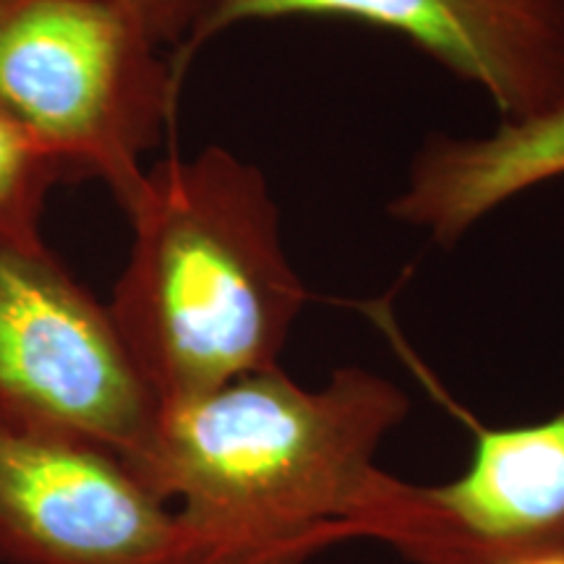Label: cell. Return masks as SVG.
I'll return each mask as SVG.
<instances>
[{"instance_id":"6da1fadb","label":"cell","mask_w":564,"mask_h":564,"mask_svg":"<svg viewBox=\"0 0 564 564\" xmlns=\"http://www.w3.org/2000/svg\"><path fill=\"white\" fill-rule=\"evenodd\" d=\"M408 411V394L369 369L308 390L274 366L160 405L126 465L173 507L188 564H306L361 505Z\"/></svg>"},{"instance_id":"7a4b0ae2","label":"cell","mask_w":564,"mask_h":564,"mask_svg":"<svg viewBox=\"0 0 564 564\" xmlns=\"http://www.w3.org/2000/svg\"><path fill=\"white\" fill-rule=\"evenodd\" d=\"M110 316L158 405L280 366L308 293L264 173L223 147L150 167Z\"/></svg>"},{"instance_id":"3957f363","label":"cell","mask_w":564,"mask_h":564,"mask_svg":"<svg viewBox=\"0 0 564 564\" xmlns=\"http://www.w3.org/2000/svg\"><path fill=\"white\" fill-rule=\"evenodd\" d=\"M178 95L171 55L112 0H0V110L123 209Z\"/></svg>"},{"instance_id":"277c9868","label":"cell","mask_w":564,"mask_h":564,"mask_svg":"<svg viewBox=\"0 0 564 564\" xmlns=\"http://www.w3.org/2000/svg\"><path fill=\"white\" fill-rule=\"evenodd\" d=\"M158 408L110 308L45 241L0 238V429L91 442L129 460Z\"/></svg>"},{"instance_id":"5b68a950","label":"cell","mask_w":564,"mask_h":564,"mask_svg":"<svg viewBox=\"0 0 564 564\" xmlns=\"http://www.w3.org/2000/svg\"><path fill=\"white\" fill-rule=\"evenodd\" d=\"M453 408L474 432L463 474L419 486L379 470L335 544L384 541L413 564H497L564 546V408L502 429Z\"/></svg>"},{"instance_id":"8992f818","label":"cell","mask_w":564,"mask_h":564,"mask_svg":"<svg viewBox=\"0 0 564 564\" xmlns=\"http://www.w3.org/2000/svg\"><path fill=\"white\" fill-rule=\"evenodd\" d=\"M333 17L398 32L497 105L528 121L564 102V0H204L171 53L183 84L194 55L243 21Z\"/></svg>"},{"instance_id":"52a82bcc","label":"cell","mask_w":564,"mask_h":564,"mask_svg":"<svg viewBox=\"0 0 564 564\" xmlns=\"http://www.w3.org/2000/svg\"><path fill=\"white\" fill-rule=\"evenodd\" d=\"M0 564H188L173 507L121 455L0 429Z\"/></svg>"},{"instance_id":"ba28073f","label":"cell","mask_w":564,"mask_h":564,"mask_svg":"<svg viewBox=\"0 0 564 564\" xmlns=\"http://www.w3.org/2000/svg\"><path fill=\"white\" fill-rule=\"evenodd\" d=\"M562 175L564 102L486 137H429L387 209L449 249L494 209Z\"/></svg>"},{"instance_id":"9c48e42d","label":"cell","mask_w":564,"mask_h":564,"mask_svg":"<svg viewBox=\"0 0 564 564\" xmlns=\"http://www.w3.org/2000/svg\"><path fill=\"white\" fill-rule=\"evenodd\" d=\"M66 181H76L66 162L0 110V238L40 243L47 196Z\"/></svg>"},{"instance_id":"30bf717a","label":"cell","mask_w":564,"mask_h":564,"mask_svg":"<svg viewBox=\"0 0 564 564\" xmlns=\"http://www.w3.org/2000/svg\"><path fill=\"white\" fill-rule=\"evenodd\" d=\"M133 13L162 47L181 45L192 32L204 0H112Z\"/></svg>"},{"instance_id":"8fae6325","label":"cell","mask_w":564,"mask_h":564,"mask_svg":"<svg viewBox=\"0 0 564 564\" xmlns=\"http://www.w3.org/2000/svg\"><path fill=\"white\" fill-rule=\"evenodd\" d=\"M497 564H564V546L560 549H535V552H523L499 560Z\"/></svg>"}]
</instances>
